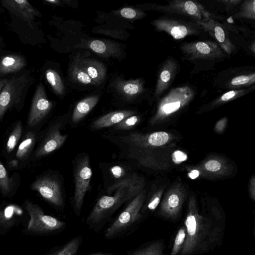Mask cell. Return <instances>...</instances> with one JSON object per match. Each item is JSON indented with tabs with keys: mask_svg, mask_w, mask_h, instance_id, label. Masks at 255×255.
<instances>
[{
	"mask_svg": "<svg viewBox=\"0 0 255 255\" xmlns=\"http://www.w3.org/2000/svg\"><path fill=\"white\" fill-rule=\"evenodd\" d=\"M67 138V134H61L60 126H55L51 129L46 138L37 148L35 156L41 157L53 152L63 144Z\"/></svg>",
	"mask_w": 255,
	"mask_h": 255,
	"instance_id": "cell-15",
	"label": "cell"
},
{
	"mask_svg": "<svg viewBox=\"0 0 255 255\" xmlns=\"http://www.w3.org/2000/svg\"><path fill=\"white\" fill-rule=\"evenodd\" d=\"M196 22L217 41L224 51L228 54H231L235 51L236 47L230 39L227 31L221 23L211 17Z\"/></svg>",
	"mask_w": 255,
	"mask_h": 255,
	"instance_id": "cell-12",
	"label": "cell"
},
{
	"mask_svg": "<svg viewBox=\"0 0 255 255\" xmlns=\"http://www.w3.org/2000/svg\"><path fill=\"white\" fill-rule=\"evenodd\" d=\"M178 68L176 61L169 58L167 59L161 67L155 89V97L160 96L171 84L175 76Z\"/></svg>",
	"mask_w": 255,
	"mask_h": 255,
	"instance_id": "cell-16",
	"label": "cell"
},
{
	"mask_svg": "<svg viewBox=\"0 0 255 255\" xmlns=\"http://www.w3.org/2000/svg\"><path fill=\"white\" fill-rule=\"evenodd\" d=\"M2 5L9 11L26 21L29 26L33 27L34 20L36 16H40V13L26 0H4Z\"/></svg>",
	"mask_w": 255,
	"mask_h": 255,
	"instance_id": "cell-14",
	"label": "cell"
},
{
	"mask_svg": "<svg viewBox=\"0 0 255 255\" xmlns=\"http://www.w3.org/2000/svg\"><path fill=\"white\" fill-rule=\"evenodd\" d=\"M139 117L136 115L129 116L115 125L117 129H128L134 126L138 122Z\"/></svg>",
	"mask_w": 255,
	"mask_h": 255,
	"instance_id": "cell-35",
	"label": "cell"
},
{
	"mask_svg": "<svg viewBox=\"0 0 255 255\" xmlns=\"http://www.w3.org/2000/svg\"><path fill=\"white\" fill-rule=\"evenodd\" d=\"M99 100L98 95L87 97L78 103L72 117V121L77 123L83 119L97 104Z\"/></svg>",
	"mask_w": 255,
	"mask_h": 255,
	"instance_id": "cell-20",
	"label": "cell"
},
{
	"mask_svg": "<svg viewBox=\"0 0 255 255\" xmlns=\"http://www.w3.org/2000/svg\"><path fill=\"white\" fill-rule=\"evenodd\" d=\"M75 48L89 49L104 58H118L122 55L119 43L107 40L82 39Z\"/></svg>",
	"mask_w": 255,
	"mask_h": 255,
	"instance_id": "cell-13",
	"label": "cell"
},
{
	"mask_svg": "<svg viewBox=\"0 0 255 255\" xmlns=\"http://www.w3.org/2000/svg\"><path fill=\"white\" fill-rule=\"evenodd\" d=\"M184 221L186 238L181 255H190L207 251L219 239L221 228L211 219L199 215L190 207Z\"/></svg>",
	"mask_w": 255,
	"mask_h": 255,
	"instance_id": "cell-1",
	"label": "cell"
},
{
	"mask_svg": "<svg viewBox=\"0 0 255 255\" xmlns=\"http://www.w3.org/2000/svg\"><path fill=\"white\" fill-rule=\"evenodd\" d=\"M25 64V59L20 55H6L0 60V74L17 72L21 70Z\"/></svg>",
	"mask_w": 255,
	"mask_h": 255,
	"instance_id": "cell-21",
	"label": "cell"
},
{
	"mask_svg": "<svg viewBox=\"0 0 255 255\" xmlns=\"http://www.w3.org/2000/svg\"><path fill=\"white\" fill-rule=\"evenodd\" d=\"M218 1L221 2L222 3H224L226 8L229 9L231 7H233L234 6H235L240 2L242 1L241 0H218Z\"/></svg>",
	"mask_w": 255,
	"mask_h": 255,
	"instance_id": "cell-40",
	"label": "cell"
},
{
	"mask_svg": "<svg viewBox=\"0 0 255 255\" xmlns=\"http://www.w3.org/2000/svg\"><path fill=\"white\" fill-rule=\"evenodd\" d=\"M141 187L133 175L115 183L108 190L113 196H103L96 203L88 215L86 222L90 225L100 223L115 211L124 202L136 196Z\"/></svg>",
	"mask_w": 255,
	"mask_h": 255,
	"instance_id": "cell-2",
	"label": "cell"
},
{
	"mask_svg": "<svg viewBox=\"0 0 255 255\" xmlns=\"http://www.w3.org/2000/svg\"><path fill=\"white\" fill-rule=\"evenodd\" d=\"M152 24L158 31L165 32L175 39H181L198 32L190 24L174 19L160 18L153 20Z\"/></svg>",
	"mask_w": 255,
	"mask_h": 255,
	"instance_id": "cell-11",
	"label": "cell"
},
{
	"mask_svg": "<svg viewBox=\"0 0 255 255\" xmlns=\"http://www.w3.org/2000/svg\"><path fill=\"white\" fill-rule=\"evenodd\" d=\"M135 113V112L130 110L112 112L97 119L92 124L91 127L93 129H98L116 125Z\"/></svg>",
	"mask_w": 255,
	"mask_h": 255,
	"instance_id": "cell-19",
	"label": "cell"
},
{
	"mask_svg": "<svg viewBox=\"0 0 255 255\" xmlns=\"http://www.w3.org/2000/svg\"><path fill=\"white\" fill-rule=\"evenodd\" d=\"M97 33L121 39H125L126 36V34L127 33L126 31L121 30H104L103 29H100L97 31Z\"/></svg>",
	"mask_w": 255,
	"mask_h": 255,
	"instance_id": "cell-36",
	"label": "cell"
},
{
	"mask_svg": "<svg viewBox=\"0 0 255 255\" xmlns=\"http://www.w3.org/2000/svg\"><path fill=\"white\" fill-rule=\"evenodd\" d=\"M7 80H8L7 79H0V93L1 91V90L2 89L3 87L5 85V84L7 82Z\"/></svg>",
	"mask_w": 255,
	"mask_h": 255,
	"instance_id": "cell-43",
	"label": "cell"
},
{
	"mask_svg": "<svg viewBox=\"0 0 255 255\" xmlns=\"http://www.w3.org/2000/svg\"><path fill=\"white\" fill-rule=\"evenodd\" d=\"M92 255H111L108 254H93Z\"/></svg>",
	"mask_w": 255,
	"mask_h": 255,
	"instance_id": "cell-46",
	"label": "cell"
},
{
	"mask_svg": "<svg viewBox=\"0 0 255 255\" xmlns=\"http://www.w3.org/2000/svg\"><path fill=\"white\" fill-rule=\"evenodd\" d=\"M70 76L76 83L97 86L88 74L75 61L70 67Z\"/></svg>",
	"mask_w": 255,
	"mask_h": 255,
	"instance_id": "cell-23",
	"label": "cell"
},
{
	"mask_svg": "<svg viewBox=\"0 0 255 255\" xmlns=\"http://www.w3.org/2000/svg\"><path fill=\"white\" fill-rule=\"evenodd\" d=\"M205 168L210 171H216L221 168V164L216 160H210L205 163Z\"/></svg>",
	"mask_w": 255,
	"mask_h": 255,
	"instance_id": "cell-38",
	"label": "cell"
},
{
	"mask_svg": "<svg viewBox=\"0 0 255 255\" xmlns=\"http://www.w3.org/2000/svg\"><path fill=\"white\" fill-rule=\"evenodd\" d=\"M143 202V196L139 193L131 201L116 220L107 229L105 237L115 236L133 224L139 217V211Z\"/></svg>",
	"mask_w": 255,
	"mask_h": 255,
	"instance_id": "cell-7",
	"label": "cell"
},
{
	"mask_svg": "<svg viewBox=\"0 0 255 255\" xmlns=\"http://www.w3.org/2000/svg\"><path fill=\"white\" fill-rule=\"evenodd\" d=\"M252 88L241 89L229 91L223 94L217 100V103H224L235 99L250 92Z\"/></svg>",
	"mask_w": 255,
	"mask_h": 255,
	"instance_id": "cell-34",
	"label": "cell"
},
{
	"mask_svg": "<svg viewBox=\"0 0 255 255\" xmlns=\"http://www.w3.org/2000/svg\"><path fill=\"white\" fill-rule=\"evenodd\" d=\"M160 201V197L159 196L154 198L148 204V208L149 209L154 210L158 206Z\"/></svg>",
	"mask_w": 255,
	"mask_h": 255,
	"instance_id": "cell-41",
	"label": "cell"
},
{
	"mask_svg": "<svg viewBox=\"0 0 255 255\" xmlns=\"http://www.w3.org/2000/svg\"><path fill=\"white\" fill-rule=\"evenodd\" d=\"M25 208L30 217L27 226L28 231L37 233H49L61 229L66 225L65 222L45 214L38 205L29 201L26 202Z\"/></svg>",
	"mask_w": 255,
	"mask_h": 255,
	"instance_id": "cell-4",
	"label": "cell"
},
{
	"mask_svg": "<svg viewBox=\"0 0 255 255\" xmlns=\"http://www.w3.org/2000/svg\"><path fill=\"white\" fill-rule=\"evenodd\" d=\"M162 243L156 242L144 248L134 250L129 255H164Z\"/></svg>",
	"mask_w": 255,
	"mask_h": 255,
	"instance_id": "cell-26",
	"label": "cell"
},
{
	"mask_svg": "<svg viewBox=\"0 0 255 255\" xmlns=\"http://www.w3.org/2000/svg\"><path fill=\"white\" fill-rule=\"evenodd\" d=\"M32 80V76L28 73L14 76L7 80L0 93V120L8 110L20 105Z\"/></svg>",
	"mask_w": 255,
	"mask_h": 255,
	"instance_id": "cell-3",
	"label": "cell"
},
{
	"mask_svg": "<svg viewBox=\"0 0 255 255\" xmlns=\"http://www.w3.org/2000/svg\"><path fill=\"white\" fill-rule=\"evenodd\" d=\"M187 155L183 152L177 150L172 154V160L176 163H181L187 159Z\"/></svg>",
	"mask_w": 255,
	"mask_h": 255,
	"instance_id": "cell-37",
	"label": "cell"
},
{
	"mask_svg": "<svg viewBox=\"0 0 255 255\" xmlns=\"http://www.w3.org/2000/svg\"><path fill=\"white\" fill-rule=\"evenodd\" d=\"M156 10L192 17L195 21L211 18V14L200 3L195 1L174 0L165 5H157Z\"/></svg>",
	"mask_w": 255,
	"mask_h": 255,
	"instance_id": "cell-8",
	"label": "cell"
},
{
	"mask_svg": "<svg viewBox=\"0 0 255 255\" xmlns=\"http://www.w3.org/2000/svg\"><path fill=\"white\" fill-rule=\"evenodd\" d=\"M255 42L253 41V43L251 44V50L253 51L254 53H255Z\"/></svg>",
	"mask_w": 255,
	"mask_h": 255,
	"instance_id": "cell-45",
	"label": "cell"
},
{
	"mask_svg": "<svg viewBox=\"0 0 255 255\" xmlns=\"http://www.w3.org/2000/svg\"><path fill=\"white\" fill-rule=\"evenodd\" d=\"M13 180L10 178L8 173L0 160V189L3 195L6 196L13 189Z\"/></svg>",
	"mask_w": 255,
	"mask_h": 255,
	"instance_id": "cell-27",
	"label": "cell"
},
{
	"mask_svg": "<svg viewBox=\"0 0 255 255\" xmlns=\"http://www.w3.org/2000/svg\"><path fill=\"white\" fill-rule=\"evenodd\" d=\"M80 245V239L78 237L75 238L51 255H75Z\"/></svg>",
	"mask_w": 255,
	"mask_h": 255,
	"instance_id": "cell-30",
	"label": "cell"
},
{
	"mask_svg": "<svg viewBox=\"0 0 255 255\" xmlns=\"http://www.w3.org/2000/svg\"><path fill=\"white\" fill-rule=\"evenodd\" d=\"M75 62L88 74L97 86L103 82L106 75V68L102 63L96 59L80 57L77 58Z\"/></svg>",
	"mask_w": 255,
	"mask_h": 255,
	"instance_id": "cell-17",
	"label": "cell"
},
{
	"mask_svg": "<svg viewBox=\"0 0 255 255\" xmlns=\"http://www.w3.org/2000/svg\"><path fill=\"white\" fill-rule=\"evenodd\" d=\"M114 87L120 95L128 100L134 98L144 91L143 82L140 79L129 80L117 79L114 82Z\"/></svg>",
	"mask_w": 255,
	"mask_h": 255,
	"instance_id": "cell-18",
	"label": "cell"
},
{
	"mask_svg": "<svg viewBox=\"0 0 255 255\" xmlns=\"http://www.w3.org/2000/svg\"><path fill=\"white\" fill-rule=\"evenodd\" d=\"M114 13L125 18L131 20L140 19L146 15V13L140 9L129 7H124L119 10L115 11Z\"/></svg>",
	"mask_w": 255,
	"mask_h": 255,
	"instance_id": "cell-31",
	"label": "cell"
},
{
	"mask_svg": "<svg viewBox=\"0 0 255 255\" xmlns=\"http://www.w3.org/2000/svg\"><path fill=\"white\" fill-rule=\"evenodd\" d=\"M112 174L116 178L122 177L125 174L124 169L119 166L113 167L111 169Z\"/></svg>",
	"mask_w": 255,
	"mask_h": 255,
	"instance_id": "cell-39",
	"label": "cell"
},
{
	"mask_svg": "<svg viewBox=\"0 0 255 255\" xmlns=\"http://www.w3.org/2000/svg\"><path fill=\"white\" fill-rule=\"evenodd\" d=\"M255 82V73L242 75L234 77L228 83L231 88H238L253 85Z\"/></svg>",
	"mask_w": 255,
	"mask_h": 255,
	"instance_id": "cell-28",
	"label": "cell"
},
{
	"mask_svg": "<svg viewBox=\"0 0 255 255\" xmlns=\"http://www.w3.org/2000/svg\"><path fill=\"white\" fill-rule=\"evenodd\" d=\"M180 48L188 60H212L224 56L222 49L218 43L212 41L184 42Z\"/></svg>",
	"mask_w": 255,
	"mask_h": 255,
	"instance_id": "cell-6",
	"label": "cell"
},
{
	"mask_svg": "<svg viewBox=\"0 0 255 255\" xmlns=\"http://www.w3.org/2000/svg\"><path fill=\"white\" fill-rule=\"evenodd\" d=\"M22 134V125L20 121L16 123L12 131L8 136L6 145V150L8 153L13 150Z\"/></svg>",
	"mask_w": 255,
	"mask_h": 255,
	"instance_id": "cell-29",
	"label": "cell"
},
{
	"mask_svg": "<svg viewBox=\"0 0 255 255\" xmlns=\"http://www.w3.org/2000/svg\"><path fill=\"white\" fill-rule=\"evenodd\" d=\"M199 171L195 169L191 171V172L189 173V176L190 178L194 179L197 178L199 176Z\"/></svg>",
	"mask_w": 255,
	"mask_h": 255,
	"instance_id": "cell-42",
	"label": "cell"
},
{
	"mask_svg": "<svg viewBox=\"0 0 255 255\" xmlns=\"http://www.w3.org/2000/svg\"><path fill=\"white\" fill-rule=\"evenodd\" d=\"M169 139L168 134L163 131H158L150 134L146 139L147 142L152 146H161L166 143Z\"/></svg>",
	"mask_w": 255,
	"mask_h": 255,
	"instance_id": "cell-32",
	"label": "cell"
},
{
	"mask_svg": "<svg viewBox=\"0 0 255 255\" xmlns=\"http://www.w3.org/2000/svg\"><path fill=\"white\" fill-rule=\"evenodd\" d=\"M92 175L89 158L85 155L78 161L74 173L73 204L75 212L78 216L80 214L86 193L89 190Z\"/></svg>",
	"mask_w": 255,
	"mask_h": 255,
	"instance_id": "cell-5",
	"label": "cell"
},
{
	"mask_svg": "<svg viewBox=\"0 0 255 255\" xmlns=\"http://www.w3.org/2000/svg\"><path fill=\"white\" fill-rule=\"evenodd\" d=\"M45 77L54 92L58 95H62L65 88L59 74L55 70L49 69L45 71Z\"/></svg>",
	"mask_w": 255,
	"mask_h": 255,
	"instance_id": "cell-24",
	"label": "cell"
},
{
	"mask_svg": "<svg viewBox=\"0 0 255 255\" xmlns=\"http://www.w3.org/2000/svg\"><path fill=\"white\" fill-rule=\"evenodd\" d=\"M235 18L255 19V0H247L242 3L238 12L234 15Z\"/></svg>",
	"mask_w": 255,
	"mask_h": 255,
	"instance_id": "cell-25",
	"label": "cell"
},
{
	"mask_svg": "<svg viewBox=\"0 0 255 255\" xmlns=\"http://www.w3.org/2000/svg\"><path fill=\"white\" fill-rule=\"evenodd\" d=\"M186 238V229L184 226L178 231L170 255H177L182 249Z\"/></svg>",
	"mask_w": 255,
	"mask_h": 255,
	"instance_id": "cell-33",
	"label": "cell"
},
{
	"mask_svg": "<svg viewBox=\"0 0 255 255\" xmlns=\"http://www.w3.org/2000/svg\"><path fill=\"white\" fill-rule=\"evenodd\" d=\"M35 142V134L33 131L27 132L19 145L16 157L20 160H25L28 156Z\"/></svg>",
	"mask_w": 255,
	"mask_h": 255,
	"instance_id": "cell-22",
	"label": "cell"
},
{
	"mask_svg": "<svg viewBox=\"0 0 255 255\" xmlns=\"http://www.w3.org/2000/svg\"><path fill=\"white\" fill-rule=\"evenodd\" d=\"M45 1L47 2L50 3L51 4H59L60 2V0H45Z\"/></svg>",
	"mask_w": 255,
	"mask_h": 255,
	"instance_id": "cell-44",
	"label": "cell"
},
{
	"mask_svg": "<svg viewBox=\"0 0 255 255\" xmlns=\"http://www.w3.org/2000/svg\"><path fill=\"white\" fill-rule=\"evenodd\" d=\"M31 188L37 191L43 198L51 204L57 206L63 205L60 186L56 180L47 176L39 178L32 183Z\"/></svg>",
	"mask_w": 255,
	"mask_h": 255,
	"instance_id": "cell-10",
	"label": "cell"
},
{
	"mask_svg": "<svg viewBox=\"0 0 255 255\" xmlns=\"http://www.w3.org/2000/svg\"><path fill=\"white\" fill-rule=\"evenodd\" d=\"M52 107V103L48 99L45 89L41 83L35 90L29 113L27 125L34 127L38 124L48 114Z\"/></svg>",
	"mask_w": 255,
	"mask_h": 255,
	"instance_id": "cell-9",
	"label": "cell"
}]
</instances>
